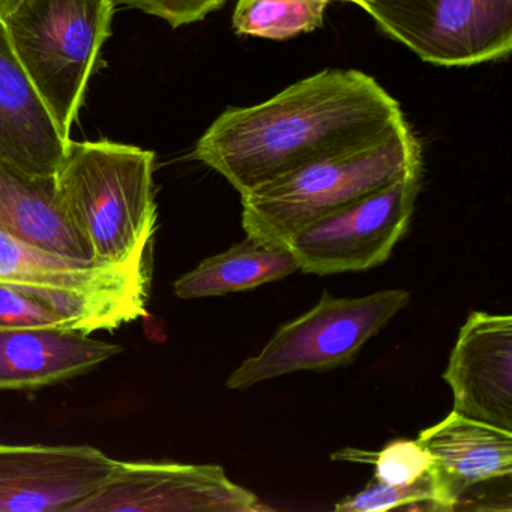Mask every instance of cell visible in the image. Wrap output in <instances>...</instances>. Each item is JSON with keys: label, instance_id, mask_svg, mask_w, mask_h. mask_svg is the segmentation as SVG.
Here are the masks:
<instances>
[{"label": "cell", "instance_id": "6da1fadb", "mask_svg": "<svg viewBox=\"0 0 512 512\" xmlns=\"http://www.w3.org/2000/svg\"><path fill=\"white\" fill-rule=\"evenodd\" d=\"M406 121L400 104L358 70H325L263 103L224 110L191 157L241 196L331 155L368 145Z\"/></svg>", "mask_w": 512, "mask_h": 512}, {"label": "cell", "instance_id": "7a4b0ae2", "mask_svg": "<svg viewBox=\"0 0 512 512\" xmlns=\"http://www.w3.org/2000/svg\"><path fill=\"white\" fill-rule=\"evenodd\" d=\"M155 154L125 143L68 142L56 191L97 262L127 266L149 256L157 229Z\"/></svg>", "mask_w": 512, "mask_h": 512}, {"label": "cell", "instance_id": "3957f363", "mask_svg": "<svg viewBox=\"0 0 512 512\" xmlns=\"http://www.w3.org/2000/svg\"><path fill=\"white\" fill-rule=\"evenodd\" d=\"M421 166V143L404 121L368 145L323 158L244 194L242 226L260 244L287 248L296 230Z\"/></svg>", "mask_w": 512, "mask_h": 512}, {"label": "cell", "instance_id": "277c9868", "mask_svg": "<svg viewBox=\"0 0 512 512\" xmlns=\"http://www.w3.org/2000/svg\"><path fill=\"white\" fill-rule=\"evenodd\" d=\"M115 5L116 0H20L4 19L11 47L67 139L112 35Z\"/></svg>", "mask_w": 512, "mask_h": 512}, {"label": "cell", "instance_id": "5b68a950", "mask_svg": "<svg viewBox=\"0 0 512 512\" xmlns=\"http://www.w3.org/2000/svg\"><path fill=\"white\" fill-rule=\"evenodd\" d=\"M409 302L403 289L359 298L325 292L311 310L281 326L256 356L245 359L230 374L227 388L241 391L298 371L322 373L350 364Z\"/></svg>", "mask_w": 512, "mask_h": 512}, {"label": "cell", "instance_id": "8992f818", "mask_svg": "<svg viewBox=\"0 0 512 512\" xmlns=\"http://www.w3.org/2000/svg\"><path fill=\"white\" fill-rule=\"evenodd\" d=\"M386 37L436 67L502 61L512 50V0H356Z\"/></svg>", "mask_w": 512, "mask_h": 512}, {"label": "cell", "instance_id": "52a82bcc", "mask_svg": "<svg viewBox=\"0 0 512 512\" xmlns=\"http://www.w3.org/2000/svg\"><path fill=\"white\" fill-rule=\"evenodd\" d=\"M422 166L388 187L296 230L287 248L304 274L361 272L383 265L409 229Z\"/></svg>", "mask_w": 512, "mask_h": 512}, {"label": "cell", "instance_id": "ba28073f", "mask_svg": "<svg viewBox=\"0 0 512 512\" xmlns=\"http://www.w3.org/2000/svg\"><path fill=\"white\" fill-rule=\"evenodd\" d=\"M259 497L215 464L118 461L106 484L73 512H253Z\"/></svg>", "mask_w": 512, "mask_h": 512}, {"label": "cell", "instance_id": "9c48e42d", "mask_svg": "<svg viewBox=\"0 0 512 512\" xmlns=\"http://www.w3.org/2000/svg\"><path fill=\"white\" fill-rule=\"evenodd\" d=\"M115 464L92 446L0 445V512H73Z\"/></svg>", "mask_w": 512, "mask_h": 512}, {"label": "cell", "instance_id": "30bf717a", "mask_svg": "<svg viewBox=\"0 0 512 512\" xmlns=\"http://www.w3.org/2000/svg\"><path fill=\"white\" fill-rule=\"evenodd\" d=\"M443 379L454 412L512 431V317L472 311Z\"/></svg>", "mask_w": 512, "mask_h": 512}, {"label": "cell", "instance_id": "8fae6325", "mask_svg": "<svg viewBox=\"0 0 512 512\" xmlns=\"http://www.w3.org/2000/svg\"><path fill=\"white\" fill-rule=\"evenodd\" d=\"M418 442L431 457L436 511L457 508L464 494L484 482L511 479L512 431L452 410L425 428Z\"/></svg>", "mask_w": 512, "mask_h": 512}, {"label": "cell", "instance_id": "7c38bea8", "mask_svg": "<svg viewBox=\"0 0 512 512\" xmlns=\"http://www.w3.org/2000/svg\"><path fill=\"white\" fill-rule=\"evenodd\" d=\"M68 142L0 20V161L29 175L55 178Z\"/></svg>", "mask_w": 512, "mask_h": 512}, {"label": "cell", "instance_id": "4fadbf2b", "mask_svg": "<svg viewBox=\"0 0 512 512\" xmlns=\"http://www.w3.org/2000/svg\"><path fill=\"white\" fill-rule=\"evenodd\" d=\"M122 347L64 328L0 329V389H34L82 376Z\"/></svg>", "mask_w": 512, "mask_h": 512}, {"label": "cell", "instance_id": "5bb4252c", "mask_svg": "<svg viewBox=\"0 0 512 512\" xmlns=\"http://www.w3.org/2000/svg\"><path fill=\"white\" fill-rule=\"evenodd\" d=\"M149 256L127 266L70 259L0 232V283L92 293L148 295Z\"/></svg>", "mask_w": 512, "mask_h": 512}, {"label": "cell", "instance_id": "9a60e30c", "mask_svg": "<svg viewBox=\"0 0 512 512\" xmlns=\"http://www.w3.org/2000/svg\"><path fill=\"white\" fill-rule=\"evenodd\" d=\"M0 232L49 253L97 262L91 245L65 215L55 178L29 175L2 161Z\"/></svg>", "mask_w": 512, "mask_h": 512}, {"label": "cell", "instance_id": "2e32d148", "mask_svg": "<svg viewBox=\"0 0 512 512\" xmlns=\"http://www.w3.org/2000/svg\"><path fill=\"white\" fill-rule=\"evenodd\" d=\"M296 271H299L298 262L289 248L268 247L247 236L182 275L173 284V290L181 299L223 296L283 280Z\"/></svg>", "mask_w": 512, "mask_h": 512}, {"label": "cell", "instance_id": "e0dca14e", "mask_svg": "<svg viewBox=\"0 0 512 512\" xmlns=\"http://www.w3.org/2000/svg\"><path fill=\"white\" fill-rule=\"evenodd\" d=\"M331 0H238L232 26L239 37L287 41L322 28Z\"/></svg>", "mask_w": 512, "mask_h": 512}, {"label": "cell", "instance_id": "ac0fdd59", "mask_svg": "<svg viewBox=\"0 0 512 512\" xmlns=\"http://www.w3.org/2000/svg\"><path fill=\"white\" fill-rule=\"evenodd\" d=\"M332 460L373 464L374 479L391 485H407L430 472L431 457L418 440L398 439L380 451L346 448L331 455Z\"/></svg>", "mask_w": 512, "mask_h": 512}, {"label": "cell", "instance_id": "d6986e66", "mask_svg": "<svg viewBox=\"0 0 512 512\" xmlns=\"http://www.w3.org/2000/svg\"><path fill=\"white\" fill-rule=\"evenodd\" d=\"M424 505L436 511V488L431 473H425L418 481L407 485H391L373 481L356 493L335 505L340 512H385L397 508H412Z\"/></svg>", "mask_w": 512, "mask_h": 512}, {"label": "cell", "instance_id": "ffe728a7", "mask_svg": "<svg viewBox=\"0 0 512 512\" xmlns=\"http://www.w3.org/2000/svg\"><path fill=\"white\" fill-rule=\"evenodd\" d=\"M64 328V317L20 287L0 283V329Z\"/></svg>", "mask_w": 512, "mask_h": 512}, {"label": "cell", "instance_id": "44dd1931", "mask_svg": "<svg viewBox=\"0 0 512 512\" xmlns=\"http://www.w3.org/2000/svg\"><path fill=\"white\" fill-rule=\"evenodd\" d=\"M227 0H116V4L136 8L149 16L158 17L173 29L202 22L209 14L223 8Z\"/></svg>", "mask_w": 512, "mask_h": 512}, {"label": "cell", "instance_id": "7402d4cb", "mask_svg": "<svg viewBox=\"0 0 512 512\" xmlns=\"http://www.w3.org/2000/svg\"><path fill=\"white\" fill-rule=\"evenodd\" d=\"M20 0H0V20L4 22L5 17L17 7Z\"/></svg>", "mask_w": 512, "mask_h": 512}, {"label": "cell", "instance_id": "603a6c76", "mask_svg": "<svg viewBox=\"0 0 512 512\" xmlns=\"http://www.w3.org/2000/svg\"><path fill=\"white\" fill-rule=\"evenodd\" d=\"M331 2H349V4H355L356 0H331Z\"/></svg>", "mask_w": 512, "mask_h": 512}]
</instances>
